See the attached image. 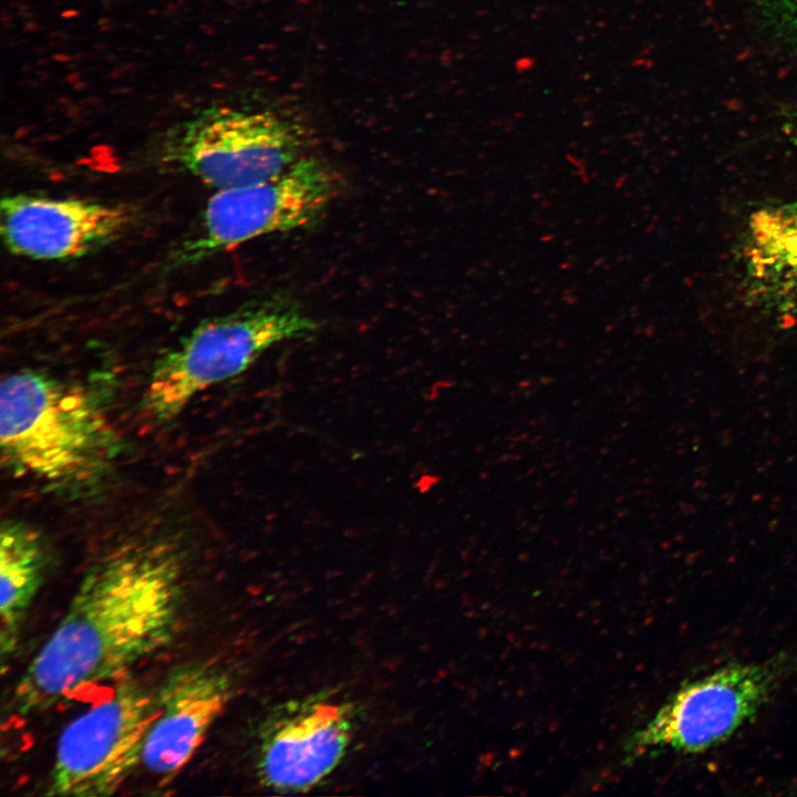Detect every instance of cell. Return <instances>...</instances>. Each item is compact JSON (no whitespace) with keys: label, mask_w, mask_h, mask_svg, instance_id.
I'll return each instance as SVG.
<instances>
[{"label":"cell","mask_w":797,"mask_h":797,"mask_svg":"<svg viewBox=\"0 0 797 797\" xmlns=\"http://www.w3.org/2000/svg\"><path fill=\"white\" fill-rule=\"evenodd\" d=\"M318 328L300 304L276 297L206 319L155 362L144 410L157 422L172 421L204 390L242 373L270 348L308 338Z\"/></svg>","instance_id":"obj_3"},{"label":"cell","mask_w":797,"mask_h":797,"mask_svg":"<svg viewBox=\"0 0 797 797\" xmlns=\"http://www.w3.org/2000/svg\"><path fill=\"white\" fill-rule=\"evenodd\" d=\"M157 714L156 693L135 681L73 718L55 747L45 795H113L142 763L148 728Z\"/></svg>","instance_id":"obj_6"},{"label":"cell","mask_w":797,"mask_h":797,"mask_svg":"<svg viewBox=\"0 0 797 797\" xmlns=\"http://www.w3.org/2000/svg\"><path fill=\"white\" fill-rule=\"evenodd\" d=\"M43 541L34 528L4 520L0 529V650L13 654L27 612L44 576Z\"/></svg>","instance_id":"obj_12"},{"label":"cell","mask_w":797,"mask_h":797,"mask_svg":"<svg viewBox=\"0 0 797 797\" xmlns=\"http://www.w3.org/2000/svg\"><path fill=\"white\" fill-rule=\"evenodd\" d=\"M339 190L334 170L309 156L269 178L218 189L208 199L197 231L177 249L174 265L197 263L251 239L310 226Z\"/></svg>","instance_id":"obj_5"},{"label":"cell","mask_w":797,"mask_h":797,"mask_svg":"<svg viewBox=\"0 0 797 797\" xmlns=\"http://www.w3.org/2000/svg\"><path fill=\"white\" fill-rule=\"evenodd\" d=\"M532 65V60L530 58H522L516 62V70L518 72L525 71L529 69Z\"/></svg>","instance_id":"obj_14"},{"label":"cell","mask_w":797,"mask_h":797,"mask_svg":"<svg viewBox=\"0 0 797 797\" xmlns=\"http://www.w3.org/2000/svg\"><path fill=\"white\" fill-rule=\"evenodd\" d=\"M131 210L81 198L30 194L4 196L0 232L7 249L34 260H69L96 252L120 239Z\"/></svg>","instance_id":"obj_8"},{"label":"cell","mask_w":797,"mask_h":797,"mask_svg":"<svg viewBox=\"0 0 797 797\" xmlns=\"http://www.w3.org/2000/svg\"><path fill=\"white\" fill-rule=\"evenodd\" d=\"M230 694L228 674L210 662L170 671L156 692L157 714L143 746L146 770L164 782L175 777L200 748Z\"/></svg>","instance_id":"obj_9"},{"label":"cell","mask_w":797,"mask_h":797,"mask_svg":"<svg viewBox=\"0 0 797 797\" xmlns=\"http://www.w3.org/2000/svg\"><path fill=\"white\" fill-rule=\"evenodd\" d=\"M789 134H790L793 141L797 144V118L793 122V125L789 130Z\"/></svg>","instance_id":"obj_16"},{"label":"cell","mask_w":797,"mask_h":797,"mask_svg":"<svg viewBox=\"0 0 797 797\" xmlns=\"http://www.w3.org/2000/svg\"><path fill=\"white\" fill-rule=\"evenodd\" d=\"M0 446L10 472L63 491L99 484L121 452L118 434L85 386L33 370L2 380Z\"/></svg>","instance_id":"obj_2"},{"label":"cell","mask_w":797,"mask_h":797,"mask_svg":"<svg viewBox=\"0 0 797 797\" xmlns=\"http://www.w3.org/2000/svg\"><path fill=\"white\" fill-rule=\"evenodd\" d=\"M348 710L317 702L270 726L258 758L261 782L273 789L303 790L327 777L351 739Z\"/></svg>","instance_id":"obj_10"},{"label":"cell","mask_w":797,"mask_h":797,"mask_svg":"<svg viewBox=\"0 0 797 797\" xmlns=\"http://www.w3.org/2000/svg\"><path fill=\"white\" fill-rule=\"evenodd\" d=\"M302 156L299 134L279 116L220 108L189 125L170 158L218 190L269 178Z\"/></svg>","instance_id":"obj_7"},{"label":"cell","mask_w":797,"mask_h":797,"mask_svg":"<svg viewBox=\"0 0 797 797\" xmlns=\"http://www.w3.org/2000/svg\"><path fill=\"white\" fill-rule=\"evenodd\" d=\"M748 301L770 317L797 324V206L768 205L748 218L742 245Z\"/></svg>","instance_id":"obj_11"},{"label":"cell","mask_w":797,"mask_h":797,"mask_svg":"<svg viewBox=\"0 0 797 797\" xmlns=\"http://www.w3.org/2000/svg\"><path fill=\"white\" fill-rule=\"evenodd\" d=\"M797 654L779 653L718 667L683 684L629 739V755L711 749L748 724L796 671Z\"/></svg>","instance_id":"obj_4"},{"label":"cell","mask_w":797,"mask_h":797,"mask_svg":"<svg viewBox=\"0 0 797 797\" xmlns=\"http://www.w3.org/2000/svg\"><path fill=\"white\" fill-rule=\"evenodd\" d=\"M779 23L797 40V0H769Z\"/></svg>","instance_id":"obj_13"},{"label":"cell","mask_w":797,"mask_h":797,"mask_svg":"<svg viewBox=\"0 0 797 797\" xmlns=\"http://www.w3.org/2000/svg\"><path fill=\"white\" fill-rule=\"evenodd\" d=\"M79 14H80V12H79L77 10H74V9L65 10V11H63V12L61 13L62 18H64V19L75 18V17L79 15Z\"/></svg>","instance_id":"obj_15"},{"label":"cell","mask_w":797,"mask_h":797,"mask_svg":"<svg viewBox=\"0 0 797 797\" xmlns=\"http://www.w3.org/2000/svg\"><path fill=\"white\" fill-rule=\"evenodd\" d=\"M183 584L182 558L164 544L125 547L99 560L17 682L11 711L21 717L44 712L162 650L177 628Z\"/></svg>","instance_id":"obj_1"}]
</instances>
